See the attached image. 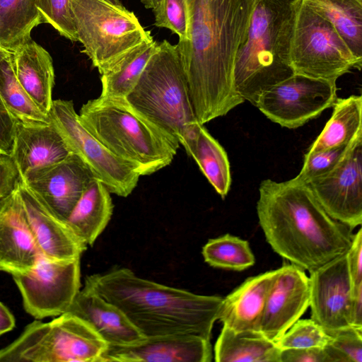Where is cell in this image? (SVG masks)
Segmentation results:
<instances>
[{
    "instance_id": "6da1fadb",
    "label": "cell",
    "mask_w": 362,
    "mask_h": 362,
    "mask_svg": "<svg viewBox=\"0 0 362 362\" xmlns=\"http://www.w3.org/2000/svg\"><path fill=\"white\" fill-rule=\"evenodd\" d=\"M256 0H185L187 37L179 49L195 116L204 124L244 100L234 86L238 49Z\"/></svg>"
},
{
    "instance_id": "7a4b0ae2",
    "label": "cell",
    "mask_w": 362,
    "mask_h": 362,
    "mask_svg": "<svg viewBox=\"0 0 362 362\" xmlns=\"http://www.w3.org/2000/svg\"><path fill=\"white\" fill-rule=\"evenodd\" d=\"M257 214L273 250L309 272L346 253L352 242V229L332 218L296 177L262 180Z\"/></svg>"
},
{
    "instance_id": "3957f363",
    "label": "cell",
    "mask_w": 362,
    "mask_h": 362,
    "mask_svg": "<svg viewBox=\"0 0 362 362\" xmlns=\"http://www.w3.org/2000/svg\"><path fill=\"white\" fill-rule=\"evenodd\" d=\"M84 283L119 308L146 337L192 334L211 339L223 300L143 279L124 267L87 276Z\"/></svg>"
},
{
    "instance_id": "277c9868",
    "label": "cell",
    "mask_w": 362,
    "mask_h": 362,
    "mask_svg": "<svg viewBox=\"0 0 362 362\" xmlns=\"http://www.w3.org/2000/svg\"><path fill=\"white\" fill-rule=\"evenodd\" d=\"M294 0H256L243 42L235 60L238 94L256 106L260 95L289 78L288 45Z\"/></svg>"
},
{
    "instance_id": "5b68a950",
    "label": "cell",
    "mask_w": 362,
    "mask_h": 362,
    "mask_svg": "<svg viewBox=\"0 0 362 362\" xmlns=\"http://www.w3.org/2000/svg\"><path fill=\"white\" fill-rule=\"evenodd\" d=\"M78 118L95 139L134 165L141 176L168 165L180 146L135 111L125 98L100 95L83 105Z\"/></svg>"
},
{
    "instance_id": "8992f818",
    "label": "cell",
    "mask_w": 362,
    "mask_h": 362,
    "mask_svg": "<svg viewBox=\"0 0 362 362\" xmlns=\"http://www.w3.org/2000/svg\"><path fill=\"white\" fill-rule=\"evenodd\" d=\"M125 100L178 146L185 147L200 124L191 102L179 49L167 40L158 43Z\"/></svg>"
},
{
    "instance_id": "52a82bcc",
    "label": "cell",
    "mask_w": 362,
    "mask_h": 362,
    "mask_svg": "<svg viewBox=\"0 0 362 362\" xmlns=\"http://www.w3.org/2000/svg\"><path fill=\"white\" fill-rule=\"evenodd\" d=\"M108 345L87 322L66 312L28 325L0 350V362H99Z\"/></svg>"
},
{
    "instance_id": "ba28073f",
    "label": "cell",
    "mask_w": 362,
    "mask_h": 362,
    "mask_svg": "<svg viewBox=\"0 0 362 362\" xmlns=\"http://www.w3.org/2000/svg\"><path fill=\"white\" fill-rule=\"evenodd\" d=\"M288 60L293 74L332 81L362 66L331 22L303 0H294Z\"/></svg>"
},
{
    "instance_id": "9c48e42d",
    "label": "cell",
    "mask_w": 362,
    "mask_h": 362,
    "mask_svg": "<svg viewBox=\"0 0 362 362\" xmlns=\"http://www.w3.org/2000/svg\"><path fill=\"white\" fill-rule=\"evenodd\" d=\"M70 7L82 52L100 74L151 35L122 5L105 0H70Z\"/></svg>"
},
{
    "instance_id": "30bf717a",
    "label": "cell",
    "mask_w": 362,
    "mask_h": 362,
    "mask_svg": "<svg viewBox=\"0 0 362 362\" xmlns=\"http://www.w3.org/2000/svg\"><path fill=\"white\" fill-rule=\"evenodd\" d=\"M71 152L77 155L110 193L126 197L134 189L140 174L132 164L105 148L81 123L72 100H55L49 112Z\"/></svg>"
},
{
    "instance_id": "8fae6325",
    "label": "cell",
    "mask_w": 362,
    "mask_h": 362,
    "mask_svg": "<svg viewBox=\"0 0 362 362\" xmlns=\"http://www.w3.org/2000/svg\"><path fill=\"white\" fill-rule=\"evenodd\" d=\"M25 310L37 320L66 313L81 288L80 259L61 260L41 255L29 271L12 276Z\"/></svg>"
},
{
    "instance_id": "7c38bea8",
    "label": "cell",
    "mask_w": 362,
    "mask_h": 362,
    "mask_svg": "<svg viewBox=\"0 0 362 362\" xmlns=\"http://www.w3.org/2000/svg\"><path fill=\"white\" fill-rule=\"evenodd\" d=\"M337 98L336 81L293 74L264 91L256 107L273 122L296 129L332 107Z\"/></svg>"
},
{
    "instance_id": "4fadbf2b",
    "label": "cell",
    "mask_w": 362,
    "mask_h": 362,
    "mask_svg": "<svg viewBox=\"0 0 362 362\" xmlns=\"http://www.w3.org/2000/svg\"><path fill=\"white\" fill-rule=\"evenodd\" d=\"M309 186L325 211L351 229L362 223V137L353 141L332 170L310 180Z\"/></svg>"
},
{
    "instance_id": "5bb4252c",
    "label": "cell",
    "mask_w": 362,
    "mask_h": 362,
    "mask_svg": "<svg viewBox=\"0 0 362 362\" xmlns=\"http://www.w3.org/2000/svg\"><path fill=\"white\" fill-rule=\"evenodd\" d=\"M88 166L71 153L57 163L33 170L22 182L54 215L66 222L92 180Z\"/></svg>"
},
{
    "instance_id": "9a60e30c",
    "label": "cell",
    "mask_w": 362,
    "mask_h": 362,
    "mask_svg": "<svg viewBox=\"0 0 362 362\" xmlns=\"http://www.w3.org/2000/svg\"><path fill=\"white\" fill-rule=\"evenodd\" d=\"M311 319L327 334L351 327L352 284L346 253L310 272Z\"/></svg>"
},
{
    "instance_id": "2e32d148",
    "label": "cell",
    "mask_w": 362,
    "mask_h": 362,
    "mask_svg": "<svg viewBox=\"0 0 362 362\" xmlns=\"http://www.w3.org/2000/svg\"><path fill=\"white\" fill-rule=\"evenodd\" d=\"M302 268L286 264L268 294L259 331L276 343L304 314L310 305V281Z\"/></svg>"
},
{
    "instance_id": "e0dca14e",
    "label": "cell",
    "mask_w": 362,
    "mask_h": 362,
    "mask_svg": "<svg viewBox=\"0 0 362 362\" xmlns=\"http://www.w3.org/2000/svg\"><path fill=\"white\" fill-rule=\"evenodd\" d=\"M210 339L192 334L145 337L127 345H108L99 362H210Z\"/></svg>"
},
{
    "instance_id": "ac0fdd59",
    "label": "cell",
    "mask_w": 362,
    "mask_h": 362,
    "mask_svg": "<svg viewBox=\"0 0 362 362\" xmlns=\"http://www.w3.org/2000/svg\"><path fill=\"white\" fill-rule=\"evenodd\" d=\"M40 256L17 186L0 202V271L12 276L25 273Z\"/></svg>"
},
{
    "instance_id": "d6986e66",
    "label": "cell",
    "mask_w": 362,
    "mask_h": 362,
    "mask_svg": "<svg viewBox=\"0 0 362 362\" xmlns=\"http://www.w3.org/2000/svg\"><path fill=\"white\" fill-rule=\"evenodd\" d=\"M18 189L41 255L61 260L81 259L87 245L74 235L65 221L39 200L21 179Z\"/></svg>"
},
{
    "instance_id": "ffe728a7",
    "label": "cell",
    "mask_w": 362,
    "mask_h": 362,
    "mask_svg": "<svg viewBox=\"0 0 362 362\" xmlns=\"http://www.w3.org/2000/svg\"><path fill=\"white\" fill-rule=\"evenodd\" d=\"M72 153L56 126L17 122L11 157L21 177L27 173L65 159Z\"/></svg>"
},
{
    "instance_id": "44dd1931",
    "label": "cell",
    "mask_w": 362,
    "mask_h": 362,
    "mask_svg": "<svg viewBox=\"0 0 362 362\" xmlns=\"http://www.w3.org/2000/svg\"><path fill=\"white\" fill-rule=\"evenodd\" d=\"M66 312L87 322L109 345L134 344L146 337L119 308L84 287Z\"/></svg>"
},
{
    "instance_id": "7402d4cb",
    "label": "cell",
    "mask_w": 362,
    "mask_h": 362,
    "mask_svg": "<svg viewBox=\"0 0 362 362\" xmlns=\"http://www.w3.org/2000/svg\"><path fill=\"white\" fill-rule=\"evenodd\" d=\"M279 269L247 278L223 300L218 320L235 332L259 331L269 291Z\"/></svg>"
},
{
    "instance_id": "603a6c76",
    "label": "cell",
    "mask_w": 362,
    "mask_h": 362,
    "mask_svg": "<svg viewBox=\"0 0 362 362\" xmlns=\"http://www.w3.org/2000/svg\"><path fill=\"white\" fill-rule=\"evenodd\" d=\"M15 76L35 103L48 114L52 107L54 71L49 53L31 37L12 51Z\"/></svg>"
},
{
    "instance_id": "cb8c5ba5",
    "label": "cell",
    "mask_w": 362,
    "mask_h": 362,
    "mask_svg": "<svg viewBox=\"0 0 362 362\" xmlns=\"http://www.w3.org/2000/svg\"><path fill=\"white\" fill-rule=\"evenodd\" d=\"M110 191L96 178L90 182L66 223L83 243L92 246L111 219L113 204Z\"/></svg>"
},
{
    "instance_id": "d4e9b609",
    "label": "cell",
    "mask_w": 362,
    "mask_h": 362,
    "mask_svg": "<svg viewBox=\"0 0 362 362\" xmlns=\"http://www.w3.org/2000/svg\"><path fill=\"white\" fill-rule=\"evenodd\" d=\"M281 349L261 332L223 326L214 346L217 362H280Z\"/></svg>"
},
{
    "instance_id": "484cf974",
    "label": "cell",
    "mask_w": 362,
    "mask_h": 362,
    "mask_svg": "<svg viewBox=\"0 0 362 362\" xmlns=\"http://www.w3.org/2000/svg\"><path fill=\"white\" fill-rule=\"evenodd\" d=\"M157 46L158 42L151 35L103 71L100 95L125 98L136 84Z\"/></svg>"
},
{
    "instance_id": "4316f807",
    "label": "cell",
    "mask_w": 362,
    "mask_h": 362,
    "mask_svg": "<svg viewBox=\"0 0 362 362\" xmlns=\"http://www.w3.org/2000/svg\"><path fill=\"white\" fill-rule=\"evenodd\" d=\"M331 117L307 153L347 146L362 137V96L337 98Z\"/></svg>"
},
{
    "instance_id": "83f0119b",
    "label": "cell",
    "mask_w": 362,
    "mask_h": 362,
    "mask_svg": "<svg viewBox=\"0 0 362 362\" xmlns=\"http://www.w3.org/2000/svg\"><path fill=\"white\" fill-rule=\"evenodd\" d=\"M184 148L217 193L224 199L230 188L231 174L229 160L222 146L201 124Z\"/></svg>"
},
{
    "instance_id": "f1b7e54d",
    "label": "cell",
    "mask_w": 362,
    "mask_h": 362,
    "mask_svg": "<svg viewBox=\"0 0 362 362\" xmlns=\"http://www.w3.org/2000/svg\"><path fill=\"white\" fill-rule=\"evenodd\" d=\"M328 20L362 62V0H303Z\"/></svg>"
},
{
    "instance_id": "f546056e",
    "label": "cell",
    "mask_w": 362,
    "mask_h": 362,
    "mask_svg": "<svg viewBox=\"0 0 362 362\" xmlns=\"http://www.w3.org/2000/svg\"><path fill=\"white\" fill-rule=\"evenodd\" d=\"M42 23L36 0H0V45L10 51L30 39Z\"/></svg>"
},
{
    "instance_id": "4dcf8cb0",
    "label": "cell",
    "mask_w": 362,
    "mask_h": 362,
    "mask_svg": "<svg viewBox=\"0 0 362 362\" xmlns=\"http://www.w3.org/2000/svg\"><path fill=\"white\" fill-rule=\"evenodd\" d=\"M11 57L0 63V96L17 122L27 124H47L49 114L43 112L18 81Z\"/></svg>"
},
{
    "instance_id": "1f68e13d",
    "label": "cell",
    "mask_w": 362,
    "mask_h": 362,
    "mask_svg": "<svg viewBox=\"0 0 362 362\" xmlns=\"http://www.w3.org/2000/svg\"><path fill=\"white\" fill-rule=\"evenodd\" d=\"M202 253L207 264L219 269L243 271L255 262L249 243L230 234L210 239Z\"/></svg>"
},
{
    "instance_id": "d6a6232c",
    "label": "cell",
    "mask_w": 362,
    "mask_h": 362,
    "mask_svg": "<svg viewBox=\"0 0 362 362\" xmlns=\"http://www.w3.org/2000/svg\"><path fill=\"white\" fill-rule=\"evenodd\" d=\"M329 335L316 322L310 319H298L276 342L280 349L324 347Z\"/></svg>"
},
{
    "instance_id": "836d02e7",
    "label": "cell",
    "mask_w": 362,
    "mask_h": 362,
    "mask_svg": "<svg viewBox=\"0 0 362 362\" xmlns=\"http://www.w3.org/2000/svg\"><path fill=\"white\" fill-rule=\"evenodd\" d=\"M42 22L52 25L62 36L78 41L74 25L70 0H36Z\"/></svg>"
},
{
    "instance_id": "e575fe53",
    "label": "cell",
    "mask_w": 362,
    "mask_h": 362,
    "mask_svg": "<svg viewBox=\"0 0 362 362\" xmlns=\"http://www.w3.org/2000/svg\"><path fill=\"white\" fill-rule=\"evenodd\" d=\"M350 144L351 143L347 146L306 153L303 167L295 177L306 183L312 179L327 173L342 160Z\"/></svg>"
},
{
    "instance_id": "d590c367",
    "label": "cell",
    "mask_w": 362,
    "mask_h": 362,
    "mask_svg": "<svg viewBox=\"0 0 362 362\" xmlns=\"http://www.w3.org/2000/svg\"><path fill=\"white\" fill-rule=\"evenodd\" d=\"M155 25L165 28L179 36V40L187 37L185 0H160L153 9Z\"/></svg>"
},
{
    "instance_id": "8d00e7d4",
    "label": "cell",
    "mask_w": 362,
    "mask_h": 362,
    "mask_svg": "<svg viewBox=\"0 0 362 362\" xmlns=\"http://www.w3.org/2000/svg\"><path fill=\"white\" fill-rule=\"evenodd\" d=\"M329 335L327 344L339 351L347 362H362V329L349 327Z\"/></svg>"
},
{
    "instance_id": "74e56055",
    "label": "cell",
    "mask_w": 362,
    "mask_h": 362,
    "mask_svg": "<svg viewBox=\"0 0 362 362\" xmlns=\"http://www.w3.org/2000/svg\"><path fill=\"white\" fill-rule=\"evenodd\" d=\"M17 120L11 115L0 96V153H13Z\"/></svg>"
},
{
    "instance_id": "f35d334b",
    "label": "cell",
    "mask_w": 362,
    "mask_h": 362,
    "mask_svg": "<svg viewBox=\"0 0 362 362\" xmlns=\"http://www.w3.org/2000/svg\"><path fill=\"white\" fill-rule=\"evenodd\" d=\"M21 176L11 156L0 153V202L17 187Z\"/></svg>"
},
{
    "instance_id": "ab89813d",
    "label": "cell",
    "mask_w": 362,
    "mask_h": 362,
    "mask_svg": "<svg viewBox=\"0 0 362 362\" xmlns=\"http://www.w3.org/2000/svg\"><path fill=\"white\" fill-rule=\"evenodd\" d=\"M352 289L362 283V229L354 235L351 246L346 252Z\"/></svg>"
},
{
    "instance_id": "60d3db41",
    "label": "cell",
    "mask_w": 362,
    "mask_h": 362,
    "mask_svg": "<svg viewBox=\"0 0 362 362\" xmlns=\"http://www.w3.org/2000/svg\"><path fill=\"white\" fill-rule=\"evenodd\" d=\"M280 362H328L324 347L281 349Z\"/></svg>"
},
{
    "instance_id": "b9f144b4",
    "label": "cell",
    "mask_w": 362,
    "mask_h": 362,
    "mask_svg": "<svg viewBox=\"0 0 362 362\" xmlns=\"http://www.w3.org/2000/svg\"><path fill=\"white\" fill-rule=\"evenodd\" d=\"M349 322L351 327L362 329V283L352 289Z\"/></svg>"
},
{
    "instance_id": "7bdbcfd3",
    "label": "cell",
    "mask_w": 362,
    "mask_h": 362,
    "mask_svg": "<svg viewBox=\"0 0 362 362\" xmlns=\"http://www.w3.org/2000/svg\"><path fill=\"white\" fill-rule=\"evenodd\" d=\"M15 323L13 314L0 302V336L12 330L15 327Z\"/></svg>"
},
{
    "instance_id": "ee69618b",
    "label": "cell",
    "mask_w": 362,
    "mask_h": 362,
    "mask_svg": "<svg viewBox=\"0 0 362 362\" xmlns=\"http://www.w3.org/2000/svg\"><path fill=\"white\" fill-rule=\"evenodd\" d=\"M12 52L0 45V63L5 59L10 57Z\"/></svg>"
},
{
    "instance_id": "f6af8a7d",
    "label": "cell",
    "mask_w": 362,
    "mask_h": 362,
    "mask_svg": "<svg viewBox=\"0 0 362 362\" xmlns=\"http://www.w3.org/2000/svg\"><path fill=\"white\" fill-rule=\"evenodd\" d=\"M146 8L153 9L158 6L160 0H141Z\"/></svg>"
},
{
    "instance_id": "bcb514c9",
    "label": "cell",
    "mask_w": 362,
    "mask_h": 362,
    "mask_svg": "<svg viewBox=\"0 0 362 362\" xmlns=\"http://www.w3.org/2000/svg\"><path fill=\"white\" fill-rule=\"evenodd\" d=\"M111 4H113L115 5L122 6V3L119 1V0H105Z\"/></svg>"
}]
</instances>
